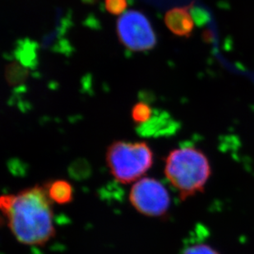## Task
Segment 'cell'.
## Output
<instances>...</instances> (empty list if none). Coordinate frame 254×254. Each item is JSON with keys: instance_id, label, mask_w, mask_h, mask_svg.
<instances>
[{"instance_id": "obj_9", "label": "cell", "mask_w": 254, "mask_h": 254, "mask_svg": "<svg viewBox=\"0 0 254 254\" xmlns=\"http://www.w3.org/2000/svg\"><path fill=\"white\" fill-rule=\"evenodd\" d=\"M127 0H105L106 11L115 16L124 14L127 11Z\"/></svg>"}, {"instance_id": "obj_5", "label": "cell", "mask_w": 254, "mask_h": 254, "mask_svg": "<svg viewBox=\"0 0 254 254\" xmlns=\"http://www.w3.org/2000/svg\"><path fill=\"white\" fill-rule=\"evenodd\" d=\"M130 202L138 212L150 217H161L168 212L170 197L166 187L152 178L135 182L129 193Z\"/></svg>"}, {"instance_id": "obj_10", "label": "cell", "mask_w": 254, "mask_h": 254, "mask_svg": "<svg viewBox=\"0 0 254 254\" xmlns=\"http://www.w3.org/2000/svg\"><path fill=\"white\" fill-rule=\"evenodd\" d=\"M182 254H220L211 245L206 244H196L186 248Z\"/></svg>"}, {"instance_id": "obj_4", "label": "cell", "mask_w": 254, "mask_h": 254, "mask_svg": "<svg viewBox=\"0 0 254 254\" xmlns=\"http://www.w3.org/2000/svg\"><path fill=\"white\" fill-rule=\"evenodd\" d=\"M116 33L120 44L132 52H146L155 48L157 37L146 15L128 10L118 18Z\"/></svg>"}, {"instance_id": "obj_11", "label": "cell", "mask_w": 254, "mask_h": 254, "mask_svg": "<svg viewBox=\"0 0 254 254\" xmlns=\"http://www.w3.org/2000/svg\"><path fill=\"white\" fill-rule=\"evenodd\" d=\"M192 15L194 22L198 25L199 27L206 24V22L210 20L208 12H206L201 7H196L195 5H193L192 8Z\"/></svg>"}, {"instance_id": "obj_2", "label": "cell", "mask_w": 254, "mask_h": 254, "mask_svg": "<svg viewBox=\"0 0 254 254\" xmlns=\"http://www.w3.org/2000/svg\"><path fill=\"white\" fill-rule=\"evenodd\" d=\"M211 173L208 158L194 146L175 149L166 159V178L183 201L202 192Z\"/></svg>"}, {"instance_id": "obj_3", "label": "cell", "mask_w": 254, "mask_h": 254, "mask_svg": "<svg viewBox=\"0 0 254 254\" xmlns=\"http://www.w3.org/2000/svg\"><path fill=\"white\" fill-rule=\"evenodd\" d=\"M153 151L145 141H115L106 151V163L115 180L137 182L153 164Z\"/></svg>"}, {"instance_id": "obj_12", "label": "cell", "mask_w": 254, "mask_h": 254, "mask_svg": "<svg viewBox=\"0 0 254 254\" xmlns=\"http://www.w3.org/2000/svg\"><path fill=\"white\" fill-rule=\"evenodd\" d=\"M203 39L204 41H206V42H211V39L213 38H212V33H211L210 30H206L204 31Z\"/></svg>"}, {"instance_id": "obj_7", "label": "cell", "mask_w": 254, "mask_h": 254, "mask_svg": "<svg viewBox=\"0 0 254 254\" xmlns=\"http://www.w3.org/2000/svg\"><path fill=\"white\" fill-rule=\"evenodd\" d=\"M51 200L59 204L71 202L73 196L72 185L66 180H59L49 185L46 189Z\"/></svg>"}, {"instance_id": "obj_6", "label": "cell", "mask_w": 254, "mask_h": 254, "mask_svg": "<svg viewBox=\"0 0 254 254\" xmlns=\"http://www.w3.org/2000/svg\"><path fill=\"white\" fill-rule=\"evenodd\" d=\"M194 2L187 6L173 7L165 15V24L175 36L190 37L194 28L192 8Z\"/></svg>"}, {"instance_id": "obj_8", "label": "cell", "mask_w": 254, "mask_h": 254, "mask_svg": "<svg viewBox=\"0 0 254 254\" xmlns=\"http://www.w3.org/2000/svg\"><path fill=\"white\" fill-rule=\"evenodd\" d=\"M153 111L151 106L146 102L139 101L132 106L131 116L132 120L137 125H144L145 123L148 122L152 117Z\"/></svg>"}, {"instance_id": "obj_1", "label": "cell", "mask_w": 254, "mask_h": 254, "mask_svg": "<svg viewBox=\"0 0 254 254\" xmlns=\"http://www.w3.org/2000/svg\"><path fill=\"white\" fill-rule=\"evenodd\" d=\"M2 215L17 241L44 245L55 235L51 200L45 188L36 185L0 199Z\"/></svg>"}]
</instances>
